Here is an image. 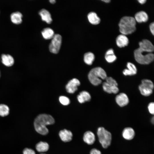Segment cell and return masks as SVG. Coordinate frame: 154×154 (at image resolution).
Wrapping results in <instances>:
<instances>
[{"label":"cell","mask_w":154,"mask_h":154,"mask_svg":"<svg viewBox=\"0 0 154 154\" xmlns=\"http://www.w3.org/2000/svg\"><path fill=\"white\" fill-rule=\"evenodd\" d=\"M97 134L99 142L104 148H107L111 142L112 135L110 132L103 127H99Z\"/></svg>","instance_id":"5b68a950"},{"label":"cell","mask_w":154,"mask_h":154,"mask_svg":"<svg viewBox=\"0 0 154 154\" xmlns=\"http://www.w3.org/2000/svg\"><path fill=\"white\" fill-rule=\"evenodd\" d=\"M95 59L94 54L92 52H88L85 54L84 56V61L87 64L91 65Z\"/></svg>","instance_id":"d4e9b609"},{"label":"cell","mask_w":154,"mask_h":154,"mask_svg":"<svg viewBox=\"0 0 154 154\" xmlns=\"http://www.w3.org/2000/svg\"><path fill=\"white\" fill-rule=\"evenodd\" d=\"M83 140L84 141L88 144H93L95 140V135L92 131H87L84 134Z\"/></svg>","instance_id":"ac0fdd59"},{"label":"cell","mask_w":154,"mask_h":154,"mask_svg":"<svg viewBox=\"0 0 154 154\" xmlns=\"http://www.w3.org/2000/svg\"><path fill=\"white\" fill-rule=\"evenodd\" d=\"M43 154V153H42V154Z\"/></svg>","instance_id":"74e56055"},{"label":"cell","mask_w":154,"mask_h":154,"mask_svg":"<svg viewBox=\"0 0 154 154\" xmlns=\"http://www.w3.org/2000/svg\"><path fill=\"white\" fill-rule=\"evenodd\" d=\"M102 1L106 3H109L111 1L110 0H102Z\"/></svg>","instance_id":"e575fe53"},{"label":"cell","mask_w":154,"mask_h":154,"mask_svg":"<svg viewBox=\"0 0 154 154\" xmlns=\"http://www.w3.org/2000/svg\"><path fill=\"white\" fill-rule=\"evenodd\" d=\"M148 108L149 113L152 114H154V104L153 102H151L148 105Z\"/></svg>","instance_id":"f1b7e54d"},{"label":"cell","mask_w":154,"mask_h":154,"mask_svg":"<svg viewBox=\"0 0 154 154\" xmlns=\"http://www.w3.org/2000/svg\"><path fill=\"white\" fill-rule=\"evenodd\" d=\"M59 135L61 139L64 142H69L72 139V134L69 130L66 129L61 130L59 132Z\"/></svg>","instance_id":"8fae6325"},{"label":"cell","mask_w":154,"mask_h":154,"mask_svg":"<svg viewBox=\"0 0 154 154\" xmlns=\"http://www.w3.org/2000/svg\"><path fill=\"white\" fill-rule=\"evenodd\" d=\"M134 18L136 21L141 23L147 22L148 19V16L145 11H141L135 14Z\"/></svg>","instance_id":"e0dca14e"},{"label":"cell","mask_w":154,"mask_h":154,"mask_svg":"<svg viewBox=\"0 0 154 154\" xmlns=\"http://www.w3.org/2000/svg\"><path fill=\"white\" fill-rule=\"evenodd\" d=\"M105 80L106 82L108 84L112 85L117 86L118 84L117 82L112 77H107Z\"/></svg>","instance_id":"83f0119b"},{"label":"cell","mask_w":154,"mask_h":154,"mask_svg":"<svg viewBox=\"0 0 154 154\" xmlns=\"http://www.w3.org/2000/svg\"><path fill=\"white\" fill-rule=\"evenodd\" d=\"M107 77V74L105 70L99 67L92 69L88 74L90 81L94 86H98L101 84L102 80L105 79Z\"/></svg>","instance_id":"277c9868"},{"label":"cell","mask_w":154,"mask_h":154,"mask_svg":"<svg viewBox=\"0 0 154 154\" xmlns=\"http://www.w3.org/2000/svg\"><path fill=\"white\" fill-rule=\"evenodd\" d=\"M59 100L60 103L64 105H67L70 103V100L67 97L62 96L59 98Z\"/></svg>","instance_id":"4316f807"},{"label":"cell","mask_w":154,"mask_h":154,"mask_svg":"<svg viewBox=\"0 0 154 154\" xmlns=\"http://www.w3.org/2000/svg\"><path fill=\"white\" fill-rule=\"evenodd\" d=\"M0 76H1V74H0Z\"/></svg>","instance_id":"8d00e7d4"},{"label":"cell","mask_w":154,"mask_h":154,"mask_svg":"<svg viewBox=\"0 0 154 154\" xmlns=\"http://www.w3.org/2000/svg\"><path fill=\"white\" fill-rule=\"evenodd\" d=\"M54 120L50 115L42 114L38 115L35 119L34 121V126L36 131L42 135H47L48 130L46 126L54 124Z\"/></svg>","instance_id":"7a4b0ae2"},{"label":"cell","mask_w":154,"mask_h":154,"mask_svg":"<svg viewBox=\"0 0 154 154\" xmlns=\"http://www.w3.org/2000/svg\"><path fill=\"white\" fill-rule=\"evenodd\" d=\"M49 148L48 144L45 142L40 141L36 145L37 151L40 152H44L47 151Z\"/></svg>","instance_id":"cb8c5ba5"},{"label":"cell","mask_w":154,"mask_h":154,"mask_svg":"<svg viewBox=\"0 0 154 154\" xmlns=\"http://www.w3.org/2000/svg\"><path fill=\"white\" fill-rule=\"evenodd\" d=\"M90 154H101V153L100 150L96 148H94L91 150Z\"/></svg>","instance_id":"4dcf8cb0"},{"label":"cell","mask_w":154,"mask_h":154,"mask_svg":"<svg viewBox=\"0 0 154 154\" xmlns=\"http://www.w3.org/2000/svg\"><path fill=\"white\" fill-rule=\"evenodd\" d=\"M149 29L150 31L152 34H154V23L153 22L151 23L149 25Z\"/></svg>","instance_id":"1f68e13d"},{"label":"cell","mask_w":154,"mask_h":154,"mask_svg":"<svg viewBox=\"0 0 154 154\" xmlns=\"http://www.w3.org/2000/svg\"><path fill=\"white\" fill-rule=\"evenodd\" d=\"M23 154H36L35 151L32 149L26 148L23 152Z\"/></svg>","instance_id":"f546056e"},{"label":"cell","mask_w":154,"mask_h":154,"mask_svg":"<svg viewBox=\"0 0 154 154\" xmlns=\"http://www.w3.org/2000/svg\"><path fill=\"white\" fill-rule=\"evenodd\" d=\"M80 84V82L78 79L73 78L69 81L66 85V90L69 93H73L77 90V87Z\"/></svg>","instance_id":"ba28073f"},{"label":"cell","mask_w":154,"mask_h":154,"mask_svg":"<svg viewBox=\"0 0 154 154\" xmlns=\"http://www.w3.org/2000/svg\"><path fill=\"white\" fill-rule=\"evenodd\" d=\"M23 15L19 12L17 11L12 13L11 15V19L13 23L15 24H19L22 21Z\"/></svg>","instance_id":"d6986e66"},{"label":"cell","mask_w":154,"mask_h":154,"mask_svg":"<svg viewBox=\"0 0 154 154\" xmlns=\"http://www.w3.org/2000/svg\"><path fill=\"white\" fill-rule=\"evenodd\" d=\"M139 47L134 51L135 60L139 64H147L154 60V50L153 44L147 39H143L139 43Z\"/></svg>","instance_id":"6da1fadb"},{"label":"cell","mask_w":154,"mask_h":154,"mask_svg":"<svg viewBox=\"0 0 154 154\" xmlns=\"http://www.w3.org/2000/svg\"><path fill=\"white\" fill-rule=\"evenodd\" d=\"M1 62L5 66L10 67L13 65L14 60L13 57L9 54H3L1 56Z\"/></svg>","instance_id":"9a60e30c"},{"label":"cell","mask_w":154,"mask_h":154,"mask_svg":"<svg viewBox=\"0 0 154 154\" xmlns=\"http://www.w3.org/2000/svg\"><path fill=\"white\" fill-rule=\"evenodd\" d=\"M9 109L7 106L3 104H0V116L4 117L8 115Z\"/></svg>","instance_id":"484cf974"},{"label":"cell","mask_w":154,"mask_h":154,"mask_svg":"<svg viewBox=\"0 0 154 154\" xmlns=\"http://www.w3.org/2000/svg\"><path fill=\"white\" fill-rule=\"evenodd\" d=\"M87 17L89 22L92 24L97 25L100 22V18L94 12H91L89 13Z\"/></svg>","instance_id":"ffe728a7"},{"label":"cell","mask_w":154,"mask_h":154,"mask_svg":"<svg viewBox=\"0 0 154 154\" xmlns=\"http://www.w3.org/2000/svg\"><path fill=\"white\" fill-rule=\"evenodd\" d=\"M105 58L106 61L109 63L114 62L117 59L114 50L112 48L108 50L106 52Z\"/></svg>","instance_id":"7402d4cb"},{"label":"cell","mask_w":154,"mask_h":154,"mask_svg":"<svg viewBox=\"0 0 154 154\" xmlns=\"http://www.w3.org/2000/svg\"><path fill=\"white\" fill-rule=\"evenodd\" d=\"M122 135L125 139L128 140H131L134 137L135 132L134 129L131 127H127L123 130Z\"/></svg>","instance_id":"4fadbf2b"},{"label":"cell","mask_w":154,"mask_h":154,"mask_svg":"<svg viewBox=\"0 0 154 154\" xmlns=\"http://www.w3.org/2000/svg\"><path fill=\"white\" fill-rule=\"evenodd\" d=\"M139 3L141 4H144L147 1L146 0H137Z\"/></svg>","instance_id":"d6a6232c"},{"label":"cell","mask_w":154,"mask_h":154,"mask_svg":"<svg viewBox=\"0 0 154 154\" xmlns=\"http://www.w3.org/2000/svg\"><path fill=\"white\" fill-rule=\"evenodd\" d=\"M116 44L118 46L122 48L127 46L129 43V40L125 35L121 34L117 37L116 40Z\"/></svg>","instance_id":"30bf717a"},{"label":"cell","mask_w":154,"mask_h":154,"mask_svg":"<svg viewBox=\"0 0 154 154\" xmlns=\"http://www.w3.org/2000/svg\"><path fill=\"white\" fill-rule=\"evenodd\" d=\"M62 38L59 34H55L52 38L49 46L50 52L54 54H57L59 52L62 43Z\"/></svg>","instance_id":"52a82bcc"},{"label":"cell","mask_w":154,"mask_h":154,"mask_svg":"<svg viewBox=\"0 0 154 154\" xmlns=\"http://www.w3.org/2000/svg\"><path fill=\"white\" fill-rule=\"evenodd\" d=\"M41 33L43 37L46 39H52L54 35L53 30L48 27L44 29Z\"/></svg>","instance_id":"603a6c76"},{"label":"cell","mask_w":154,"mask_h":154,"mask_svg":"<svg viewBox=\"0 0 154 154\" xmlns=\"http://www.w3.org/2000/svg\"><path fill=\"white\" fill-rule=\"evenodd\" d=\"M115 99L116 103L120 107L126 106L129 102L127 96L123 93H121L117 95Z\"/></svg>","instance_id":"9c48e42d"},{"label":"cell","mask_w":154,"mask_h":154,"mask_svg":"<svg viewBox=\"0 0 154 154\" xmlns=\"http://www.w3.org/2000/svg\"><path fill=\"white\" fill-rule=\"evenodd\" d=\"M56 1L55 0H49V2L52 4H54L55 3Z\"/></svg>","instance_id":"836d02e7"},{"label":"cell","mask_w":154,"mask_h":154,"mask_svg":"<svg viewBox=\"0 0 154 154\" xmlns=\"http://www.w3.org/2000/svg\"><path fill=\"white\" fill-rule=\"evenodd\" d=\"M136 21L134 18L130 16H124L120 19L118 25L121 34L126 35L132 34L136 29Z\"/></svg>","instance_id":"3957f363"},{"label":"cell","mask_w":154,"mask_h":154,"mask_svg":"<svg viewBox=\"0 0 154 154\" xmlns=\"http://www.w3.org/2000/svg\"><path fill=\"white\" fill-rule=\"evenodd\" d=\"M154 117H153L151 118V121L152 123L153 124L154 123Z\"/></svg>","instance_id":"d590c367"},{"label":"cell","mask_w":154,"mask_h":154,"mask_svg":"<svg viewBox=\"0 0 154 154\" xmlns=\"http://www.w3.org/2000/svg\"><path fill=\"white\" fill-rule=\"evenodd\" d=\"M77 98L78 102L80 103H82L89 101L91 97L90 94L88 92L83 91L78 95Z\"/></svg>","instance_id":"44dd1931"},{"label":"cell","mask_w":154,"mask_h":154,"mask_svg":"<svg viewBox=\"0 0 154 154\" xmlns=\"http://www.w3.org/2000/svg\"><path fill=\"white\" fill-rule=\"evenodd\" d=\"M154 85L150 80L145 79L141 81V84L139 86V89L141 94L144 96H148L153 92Z\"/></svg>","instance_id":"8992f818"},{"label":"cell","mask_w":154,"mask_h":154,"mask_svg":"<svg viewBox=\"0 0 154 154\" xmlns=\"http://www.w3.org/2000/svg\"><path fill=\"white\" fill-rule=\"evenodd\" d=\"M42 20L48 24H50L52 21L51 15L50 12L45 9H41L39 12Z\"/></svg>","instance_id":"2e32d148"},{"label":"cell","mask_w":154,"mask_h":154,"mask_svg":"<svg viewBox=\"0 0 154 154\" xmlns=\"http://www.w3.org/2000/svg\"><path fill=\"white\" fill-rule=\"evenodd\" d=\"M127 67L128 69H125L123 71V73L124 75L132 76L137 73V69L134 64L128 62L127 63Z\"/></svg>","instance_id":"7c38bea8"},{"label":"cell","mask_w":154,"mask_h":154,"mask_svg":"<svg viewBox=\"0 0 154 154\" xmlns=\"http://www.w3.org/2000/svg\"><path fill=\"white\" fill-rule=\"evenodd\" d=\"M102 87L104 91L109 94H116L118 93L119 90L117 86L110 84L106 82L103 83Z\"/></svg>","instance_id":"5bb4252c"}]
</instances>
